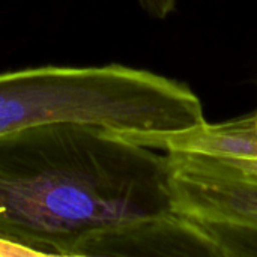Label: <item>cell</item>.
<instances>
[{
	"mask_svg": "<svg viewBox=\"0 0 257 257\" xmlns=\"http://www.w3.org/2000/svg\"><path fill=\"white\" fill-rule=\"evenodd\" d=\"M176 214L166 154L87 122L0 134V236L78 256L105 230Z\"/></svg>",
	"mask_w": 257,
	"mask_h": 257,
	"instance_id": "6da1fadb",
	"label": "cell"
},
{
	"mask_svg": "<svg viewBox=\"0 0 257 257\" xmlns=\"http://www.w3.org/2000/svg\"><path fill=\"white\" fill-rule=\"evenodd\" d=\"M50 122L98 123L158 149L206 120L188 86L145 69L113 63L0 74V134Z\"/></svg>",
	"mask_w": 257,
	"mask_h": 257,
	"instance_id": "7a4b0ae2",
	"label": "cell"
},
{
	"mask_svg": "<svg viewBox=\"0 0 257 257\" xmlns=\"http://www.w3.org/2000/svg\"><path fill=\"white\" fill-rule=\"evenodd\" d=\"M164 154L176 214L202 227L221 257H257V158Z\"/></svg>",
	"mask_w": 257,
	"mask_h": 257,
	"instance_id": "3957f363",
	"label": "cell"
},
{
	"mask_svg": "<svg viewBox=\"0 0 257 257\" xmlns=\"http://www.w3.org/2000/svg\"><path fill=\"white\" fill-rule=\"evenodd\" d=\"M78 256L221 257L208 233L179 214L142 220L92 236Z\"/></svg>",
	"mask_w": 257,
	"mask_h": 257,
	"instance_id": "277c9868",
	"label": "cell"
},
{
	"mask_svg": "<svg viewBox=\"0 0 257 257\" xmlns=\"http://www.w3.org/2000/svg\"><path fill=\"white\" fill-rule=\"evenodd\" d=\"M139 3L151 17L155 18H166L176 6V0H139Z\"/></svg>",
	"mask_w": 257,
	"mask_h": 257,
	"instance_id": "5b68a950",
	"label": "cell"
},
{
	"mask_svg": "<svg viewBox=\"0 0 257 257\" xmlns=\"http://www.w3.org/2000/svg\"><path fill=\"white\" fill-rule=\"evenodd\" d=\"M0 256H42L39 251L0 236Z\"/></svg>",
	"mask_w": 257,
	"mask_h": 257,
	"instance_id": "8992f818",
	"label": "cell"
},
{
	"mask_svg": "<svg viewBox=\"0 0 257 257\" xmlns=\"http://www.w3.org/2000/svg\"><path fill=\"white\" fill-rule=\"evenodd\" d=\"M254 114H256V113H254ZM256 119H257V116H256Z\"/></svg>",
	"mask_w": 257,
	"mask_h": 257,
	"instance_id": "52a82bcc",
	"label": "cell"
},
{
	"mask_svg": "<svg viewBox=\"0 0 257 257\" xmlns=\"http://www.w3.org/2000/svg\"><path fill=\"white\" fill-rule=\"evenodd\" d=\"M256 116H257V111H256Z\"/></svg>",
	"mask_w": 257,
	"mask_h": 257,
	"instance_id": "ba28073f",
	"label": "cell"
}]
</instances>
